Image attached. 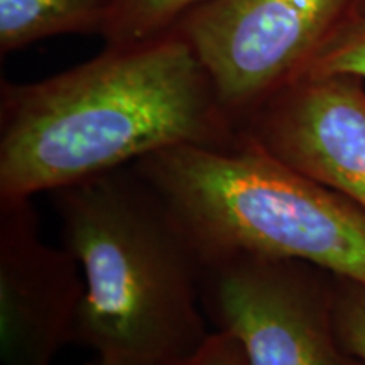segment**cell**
<instances>
[{"instance_id": "1", "label": "cell", "mask_w": 365, "mask_h": 365, "mask_svg": "<svg viewBox=\"0 0 365 365\" xmlns=\"http://www.w3.org/2000/svg\"><path fill=\"white\" fill-rule=\"evenodd\" d=\"M239 135L178 33L107 46L90 61L0 90V200H33L180 145Z\"/></svg>"}, {"instance_id": "2", "label": "cell", "mask_w": 365, "mask_h": 365, "mask_svg": "<svg viewBox=\"0 0 365 365\" xmlns=\"http://www.w3.org/2000/svg\"><path fill=\"white\" fill-rule=\"evenodd\" d=\"M63 247L83 272L75 344L103 365H173L210 335L203 262L134 166L51 193Z\"/></svg>"}, {"instance_id": "3", "label": "cell", "mask_w": 365, "mask_h": 365, "mask_svg": "<svg viewBox=\"0 0 365 365\" xmlns=\"http://www.w3.org/2000/svg\"><path fill=\"white\" fill-rule=\"evenodd\" d=\"M202 262L266 255L307 262L365 287V213L239 132L223 145H180L135 164Z\"/></svg>"}, {"instance_id": "4", "label": "cell", "mask_w": 365, "mask_h": 365, "mask_svg": "<svg viewBox=\"0 0 365 365\" xmlns=\"http://www.w3.org/2000/svg\"><path fill=\"white\" fill-rule=\"evenodd\" d=\"M355 0H208L173 31L188 41L239 129L303 76Z\"/></svg>"}, {"instance_id": "5", "label": "cell", "mask_w": 365, "mask_h": 365, "mask_svg": "<svg viewBox=\"0 0 365 365\" xmlns=\"http://www.w3.org/2000/svg\"><path fill=\"white\" fill-rule=\"evenodd\" d=\"M309 264L232 255L203 264L202 301L249 365H359L341 349L335 314L308 279Z\"/></svg>"}, {"instance_id": "6", "label": "cell", "mask_w": 365, "mask_h": 365, "mask_svg": "<svg viewBox=\"0 0 365 365\" xmlns=\"http://www.w3.org/2000/svg\"><path fill=\"white\" fill-rule=\"evenodd\" d=\"M239 132L365 213V83L304 75L267 98Z\"/></svg>"}, {"instance_id": "7", "label": "cell", "mask_w": 365, "mask_h": 365, "mask_svg": "<svg viewBox=\"0 0 365 365\" xmlns=\"http://www.w3.org/2000/svg\"><path fill=\"white\" fill-rule=\"evenodd\" d=\"M83 298L78 261L46 244L31 200H0L2 364L53 365L75 344Z\"/></svg>"}, {"instance_id": "8", "label": "cell", "mask_w": 365, "mask_h": 365, "mask_svg": "<svg viewBox=\"0 0 365 365\" xmlns=\"http://www.w3.org/2000/svg\"><path fill=\"white\" fill-rule=\"evenodd\" d=\"M113 0H0V53L73 33H102Z\"/></svg>"}, {"instance_id": "9", "label": "cell", "mask_w": 365, "mask_h": 365, "mask_svg": "<svg viewBox=\"0 0 365 365\" xmlns=\"http://www.w3.org/2000/svg\"><path fill=\"white\" fill-rule=\"evenodd\" d=\"M208 0H113L102 34L107 46L143 43L170 33Z\"/></svg>"}, {"instance_id": "10", "label": "cell", "mask_w": 365, "mask_h": 365, "mask_svg": "<svg viewBox=\"0 0 365 365\" xmlns=\"http://www.w3.org/2000/svg\"><path fill=\"white\" fill-rule=\"evenodd\" d=\"M304 75H345L365 83V21L349 16Z\"/></svg>"}, {"instance_id": "11", "label": "cell", "mask_w": 365, "mask_h": 365, "mask_svg": "<svg viewBox=\"0 0 365 365\" xmlns=\"http://www.w3.org/2000/svg\"><path fill=\"white\" fill-rule=\"evenodd\" d=\"M341 281L346 289L333 307L336 336L345 354L365 365V287Z\"/></svg>"}, {"instance_id": "12", "label": "cell", "mask_w": 365, "mask_h": 365, "mask_svg": "<svg viewBox=\"0 0 365 365\" xmlns=\"http://www.w3.org/2000/svg\"><path fill=\"white\" fill-rule=\"evenodd\" d=\"M173 365H249V362L234 336L212 330L193 354Z\"/></svg>"}, {"instance_id": "13", "label": "cell", "mask_w": 365, "mask_h": 365, "mask_svg": "<svg viewBox=\"0 0 365 365\" xmlns=\"http://www.w3.org/2000/svg\"><path fill=\"white\" fill-rule=\"evenodd\" d=\"M350 17H357V19L365 21V0H355Z\"/></svg>"}, {"instance_id": "14", "label": "cell", "mask_w": 365, "mask_h": 365, "mask_svg": "<svg viewBox=\"0 0 365 365\" xmlns=\"http://www.w3.org/2000/svg\"><path fill=\"white\" fill-rule=\"evenodd\" d=\"M88 365H103V364H100L98 360H95V362H91V364H88Z\"/></svg>"}, {"instance_id": "15", "label": "cell", "mask_w": 365, "mask_h": 365, "mask_svg": "<svg viewBox=\"0 0 365 365\" xmlns=\"http://www.w3.org/2000/svg\"><path fill=\"white\" fill-rule=\"evenodd\" d=\"M359 365H362V364H360V362H359Z\"/></svg>"}]
</instances>
